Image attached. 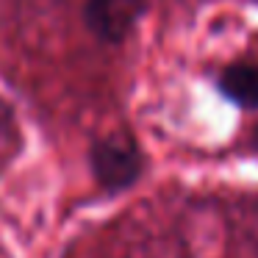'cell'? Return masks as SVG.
Listing matches in <instances>:
<instances>
[{
    "label": "cell",
    "mask_w": 258,
    "mask_h": 258,
    "mask_svg": "<svg viewBox=\"0 0 258 258\" xmlns=\"http://www.w3.org/2000/svg\"><path fill=\"white\" fill-rule=\"evenodd\" d=\"M92 169L106 189H125L142 169L139 150L125 136H108L92 147Z\"/></svg>",
    "instance_id": "obj_1"
},
{
    "label": "cell",
    "mask_w": 258,
    "mask_h": 258,
    "mask_svg": "<svg viewBox=\"0 0 258 258\" xmlns=\"http://www.w3.org/2000/svg\"><path fill=\"white\" fill-rule=\"evenodd\" d=\"M147 0H86L84 17L92 34L103 42H122L145 14Z\"/></svg>",
    "instance_id": "obj_2"
},
{
    "label": "cell",
    "mask_w": 258,
    "mask_h": 258,
    "mask_svg": "<svg viewBox=\"0 0 258 258\" xmlns=\"http://www.w3.org/2000/svg\"><path fill=\"white\" fill-rule=\"evenodd\" d=\"M219 89L228 100L239 103L241 108H258V64H230L219 75Z\"/></svg>",
    "instance_id": "obj_3"
},
{
    "label": "cell",
    "mask_w": 258,
    "mask_h": 258,
    "mask_svg": "<svg viewBox=\"0 0 258 258\" xmlns=\"http://www.w3.org/2000/svg\"><path fill=\"white\" fill-rule=\"evenodd\" d=\"M9 117H12V114H9V106L3 100H0V128H3V125L9 122Z\"/></svg>",
    "instance_id": "obj_4"
}]
</instances>
